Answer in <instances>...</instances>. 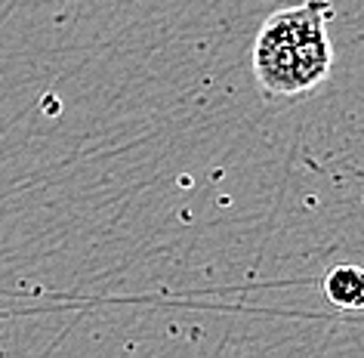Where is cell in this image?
Masks as SVG:
<instances>
[{"label": "cell", "mask_w": 364, "mask_h": 358, "mask_svg": "<svg viewBox=\"0 0 364 358\" xmlns=\"http://www.w3.org/2000/svg\"><path fill=\"white\" fill-rule=\"evenodd\" d=\"M333 0H303L272 13L253 41V78L266 96H309L331 78L333 47L327 22Z\"/></svg>", "instance_id": "6da1fadb"}, {"label": "cell", "mask_w": 364, "mask_h": 358, "mask_svg": "<svg viewBox=\"0 0 364 358\" xmlns=\"http://www.w3.org/2000/svg\"><path fill=\"white\" fill-rule=\"evenodd\" d=\"M321 290L331 306L343 312H361L364 309V269L361 265H333L324 275Z\"/></svg>", "instance_id": "7a4b0ae2"}]
</instances>
